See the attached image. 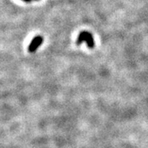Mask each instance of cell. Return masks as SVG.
Wrapping results in <instances>:
<instances>
[{
	"label": "cell",
	"instance_id": "6da1fadb",
	"mask_svg": "<svg viewBox=\"0 0 148 148\" xmlns=\"http://www.w3.org/2000/svg\"><path fill=\"white\" fill-rule=\"evenodd\" d=\"M83 41H86L87 43V45L90 49H92L95 46V43L93 40L92 35L87 32H82L79 34V36L77 37V45H81Z\"/></svg>",
	"mask_w": 148,
	"mask_h": 148
},
{
	"label": "cell",
	"instance_id": "7a4b0ae2",
	"mask_svg": "<svg viewBox=\"0 0 148 148\" xmlns=\"http://www.w3.org/2000/svg\"><path fill=\"white\" fill-rule=\"evenodd\" d=\"M43 42V38L41 36H36L35 37L33 40H32V42L29 45V48H28V50L29 52L31 53H34L38 47L42 44Z\"/></svg>",
	"mask_w": 148,
	"mask_h": 148
},
{
	"label": "cell",
	"instance_id": "3957f363",
	"mask_svg": "<svg viewBox=\"0 0 148 148\" xmlns=\"http://www.w3.org/2000/svg\"><path fill=\"white\" fill-rule=\"evenodd\" d=\"M25 2H30V1H32V0H24Z\"/></svg>",
	"mask_w": 148,
	"mask_h": 148
}]
</instances>
